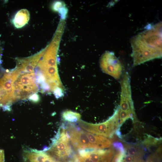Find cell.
<instances>
[{
  "label": "cell",
  "mask_w": 162,
  "mask_h": 162,
  "mask_svg": "<svg viewBox=\"0 0 162 162\" xmlns=\"http://www.w3.org/2000/svg\"><path fill=\"white\" fill-rule=\"evenodd\" d=\"M100 65L105 73L116 79L120 77L122 67L120 61L113 52L106 51L103 55L100 60Z\"/></svg>",
  "instance_id": "cell-8"
},
{
  "label": "cell",
  "mask_w": 162,
  "mask_h": 162,
  "mask_svg": "<svg viewBox=\"0 0 162 162\" xmlns=\"http://www.w3.org/2000/svg\"><path fill=\"white\" fill-rule=\"evenodd\" d=\"M133 65L162 56V22L151 25L130 40Z\"/></svg>",
  "instance_id": "cell-1"
},
{
  "label": "cell",
  "mask_w": 162,
  "mask_h": 162,
  "mask_svg": "<svg viewBox=\"0 0 162 162\" xmlns=\"http://www.w3.org/2000/svg\"><path fill=\"white\" fill-rule=\"evenodd\" d=\"M62 126L67 131L70 140L75 149L92 148L86 131L73 123L63 124Z\"/></svg>",
  "instance_id": "cell-5"
},
{
  "label": "cell",
  "mask_w": 162,
  "mask_h": 162,
  "mask_svg": "<svg viewBox=\"0 0 162 162\" xmlns=\"http://www.w3.org/2000/svg\"><path fill=\"white\" fill-rule=\"evenodd\" d=\"M64 119L69 122H76L79 120L80 115L77 113L70 111L64 112L62 114Z\"/></svg>",
  "instance_id": "cell-12"
},
{
  "label": "cell",
  "mask_w": 162,
  "mask_h": 162,
  "mask_svg": "<svg viewBox=\"0 0 162 162\" xmlns=\"http://www.w3.org/2000/svg\"><path fill=\"white\" fill-rule=\"evenodd\" d=\"M22 162H60L55 160L46 151L32 148L23 151Z\"/></svg>",
  "instance_id": "cell-9"
},
{
  "label": "cell",
  "mask_w": 162,
  "mask_h": 162,
  "mask_svg": "<svg viewBox=\"0 0 162 162\" xmlns=\"http://www.w3.org/2000/svg\"><path fill=\"white\" fill-rule=\"evenodd\" d=\"M78 155L85 156L88 162H112L115 154L113 148L108 149H82L78 150Z\"/></svg>",
  "instance_id": "cell-7"
},
{
  "label": "cell",
  "mask_w": 162,
  "mask_h": 162,
  "mask_svg": "<svg viewBox=\"0 0 162 162\" xmlns=\"http://www.w3.org/2000/svg\"><path fill=\"white\" fill-rule=\"evenodd\" d=\"M91 144L92 148L94 149H104L110 147L112 141L107 137L86 131Z\"/></svg>",
  "instance_id": "cell-10"
},
{
  "label": "cell",
  "mask_w": 162,
  "mask_h": 162,
  "mask_svg": "<svg viewBox=\"0 0 162 162\" xmlns=\"http://www.w3.org/2000/svg\"><path fill=\"white\" fill-rule=\"evenodd\" d=\"M4 153L3 150L0 149V162H4Z\"/></svg>",
  "instance_id": "cell-15"
},
{
  "label": "cell",
  "mask_w": 162,
  "mask_h": 162,
  "mask_svg": "<svg viewBox=\"0 0 162 162\" xmlns=\"http://www.w3.org/2000/svg\"><path fill=\"white\" fill-rule=\"evenodd\" d=\"M118 108L113 115L106 121L98 124L88 123L82 120H79V125L87 131L106 137L111 138L116 132L118 131L120 126L119 124Z\"/></svg>",
  "instance_id": "cell-4"
},
{
  "label": "cell",
  "mask_w": 162,
  "mask_h": 162,
  "mask_svg": "<svg viewBox=\"0 0 162 162\" xmlns=\"http://www.w3.org/2000/svg\"><path fill=\"white\" fill-rule=\"evenodd\" d=\"M34 68H28L19 65L11 71L14 102L29 98L39 90Z\"/></svg>",
  "instance_id": "cell-2"
},
{
  "label": "cell",
  "mask_w": 162,
  "mask_h": 162,
  "mask_svg": "<svg viewBox=\"0 0 162 162\" xmlns=\"http://www.w3.org/2000/svg\"><path fill=\"white\" fill-rule=\"evenodd\" d=\"M28 98L32 101L37 102L39 100V97L38 95L35 94L30 96Z\"/></svg>",
  "instance_id": "cell-14"
},
{
  "label": "cell",
  "mask_w": 162,
  "mask_h": 162,
  "mask_svg": "<svg viewBox=\"0 0 162 162\" xmlns=\"http://www.w3.org/2000/svg\"><path fill=\"white\" fill-rule=\"evenodd\" d=\"M124 152L118 156L116 162H144L146 149L137 143H124Z\"/></svg>",
  "instance_id": "cell-6"
},
{
  "label": "cell",
  "mask_w": 162,
  "mask_h": 162,
  "mask_svg": "<svg viewBox=\"0 0 162 162\" xmlns=\"http://www.w3.org/2000/svg\"><path fill=\"white\" fill-rule=\"evenodd\" d=\"M161 146H160L155 152L151 154L144 162H161Z\"/></svg>",
  "instance_id": "cell-13"
},
{
  "label": "cell",
  "mask_w": 162,
  "mask_h": 162,
  "mask_svg": "<svg viewBox=\"0 0 162 162\" xmlns=\"http://www.w3.org/2000/svg\"><path fill=\"white\" fill-rule=\"evenodd\" d=\"M29 18L28 12L26 9H22L18 12L15 16L14 23L17 28L22 27L28 22Z\"/></svg>",
  "instance_id": "cell-11"
},
{
  "label": "cell",
  "mask_w": 162,
  "mask_h": 162,
  "mask_svg": "<svg viewBox=\"0 0 162 162\" xmlns=\"http://www.w3.org/2000/svg\"><path fill=\"white\" fill-rule=\"evenodd\" d=\"M70 137L64 129L60 128L52 140L50 147L44 151L53 158L60 162H66L74 154L69 144Z\"/></svg>",
  "instance_id": "cell-3"
}]
</instances>
